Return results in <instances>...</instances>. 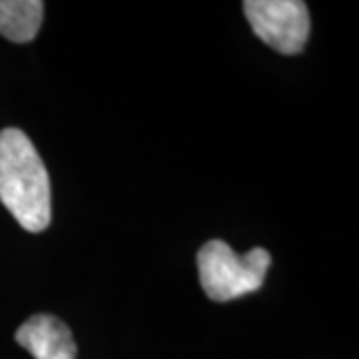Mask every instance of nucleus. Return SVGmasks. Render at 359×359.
<instances>
[{"label": "nucleus", "mask_w": 359, "mask_h": 359, "mask_svg": "<svg viewBox=\"0 0 359 359\" xmlns=\"http://www.w3.org/2000/svg\"><path fill=\"white\" fill-rule=\"evenodd\" d=\"M0 202L26 231L50 226V178L34 144L22 130L0 132Z\"/></svg>", "instance_id": "f257e3e1"}, {"label": "nucleus", "mask_w": 359, "mask_h": 359, "mask_svg": "<svg viewBox=\"0 0 359 359\" xmlns=\"http://www.w3.org/2000/svg\"><path fill=\"white\" fill-rule=\"evenodd\" d=\"M271 256L264 248H254L238 256L222 240H212L198 252L200 283L214 302H231L257 292L264 283Z\"/></svg>", "instance_id": "f03ea898"}, {"label": "nucleus", "mask_w": 359, "mask_h": 359, "mask_svg": "<svg viewBox=\"0 0 359 359\" xmlns=\"http://www.w3.org/2000/svg\"><path fill=\"white\" fill-rule=\"evenodd\" d=\"M244 14L254 34L282 54L304 50L309 36L308 6L299 0H245Z\"/></svg>", "instance_id": "7ed1b4c3"}, {"label": "nucleus", "mask_w": 359, "mask_h": 359, "mask_svg": "<svg viewBox=\"0 0 359 359\" xmlns=\"http://www.w3.org/2000/svg\"><path fill=\"white\" fill-rule=\"evenodd\" d=\"M34 359H76V341L65 321L48 313L26 320L14 335Z\"/></svg>", "instance_id": "20e7f679"}, {"label": "nucleus", "mask_w": 359, "mask_h": 359, "mask_svg": "<svg viewBox=\"0 0 359 359\" xmlns=\"http://www.w3.org/2000/svg\"><path fill=\"white\" fill-rule=\"evenodd\" d=\"M44 18L40 0H0V34L16 44L36 39Z\"/></svg>", "instance_id": "39448f33"}]
</instances>
